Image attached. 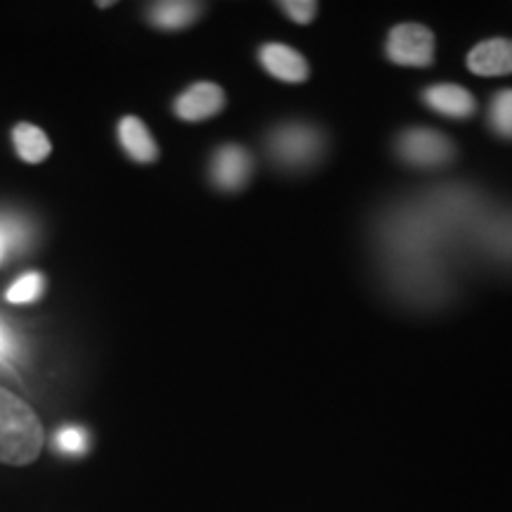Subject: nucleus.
Returning <instances> with one entry per match:
<instances>
[{
  "mask_svg": "<svg viewBox=\"0 0 512 512\" xmlns=\"http://www.w3.org/2000/svg\"><path fill=\"white\" fill-rule=\"evenodd\" d=\"M46 430L34 408L0 387V463L24 467L41 456Z\"/></svg>",
  "mask_w": 512,
  "mask_h": 512,
  "instance_id": "f257e3e1",
  "label": "nucleus"
},
{
  "mask_svg": "<svg viewBox=\"0 0 512 512\" xmlns=\"http://www.w3.org/2000/svg\"><path fill=\"white\" fill-rule=\"evenodd\" d=\"M268 147L275 162L285 169H304L316 164L323 155V133L309 124L278 126L268 138Z\"/></svg>",
  "mask_w": 512,
  "mask_h": 512,
  "instance_id": "f03ea898",
  "label": "nucleus"
},
{
  "mask_svg": "<svg viewBox=\"0 0 512 512\" xmlns=\"http://www.w3.org/2000/svg\"><path fill=\"white\" fill-rule=\"evenodd\" d=\"M396 152L406 164L434 169L456 157V145L434 128H406L396 140Z\"/></svg>",
  "mask_w": 512,
  "mask_h": 512,
  "instance_id": "7ed1b4c3",
  "label": "nucleus"
},
{
  "mask_svg": "<svg viewBox=\"0 0 512 512\" xmlns=\"http://www.w3.org/2000/svg\"><path fill=\"white\" fill-rule=\"evenodd\" d=\"M387 57L399 67H430L434 62V34L422 24H399L387 36Z\"/></svg>",
  "mask_w": 512,
  "mask_h": 512,
  "instance_id": "20e7f679",
  "label": "nucleus"
},
{
  "mask_svg": "<svg viewBox=\"0 0 512 512\" xmlns=\"http://www.w3.org/2000/svg\"><path fill=\"white\" fill-rule=\"evenodd\" d=\"M223 107H226V93H223L219 83L211 81L192 83L174 102L176 117L188 121V124L216 117V114L223 112Z\"/></svg>",
  "mask_w": 512,
  "mask_h": 512,
  "instance_id": "39448f33",
  "label": "nucleus"
},
{
  "mask_svg": "<svg viewBox=\"0 0 512 512\" xmlns=\"http://www.w3.org/2000/svg\"><path fill=\"white\" fill-rule=\"evenodd\" d=\"M252 155L242 145H223L214 152V159H211V178L219 185L221 190L226 192H238L245 188L252 178Z\"/></svg>",
  "mask_w": 512,
  "mask_h": 512,
  "instance_id": "423d86ee",
  "label": "nucleus"
},
{
  "mask_svg": "<svg viewBox=\"0 0 512 512\" xmlns=\"http://www.w3.org/2000/svg\"><path fill=\"white\" fill-rule=\"evenodd\" d=\"M261 67L283 83H304L309 79V62L302 53L283 43H268L259 50Z\"/></svg>",
  "mask_w": 512,
  "mask_h": 512,
  "instance_id": "0eeeda50",
  "label": "nucleus"
},
{
  "mask_svg": "<svg viewBox=\"0 0 512 512\" xmlns=\"http://www.w3.org/2000/svg\"><path fill=\"white\" fill-rule=\"evenodd\" d=\"M422 102L430 107L432 112L441 114L448 119H470L477 110V100L470 91L456 83H437L422 93Z\"/></svg>",
  "mask_w": 512,
  "mask_h": 512,
  "instance_id": "6e6552de",
  "label": "nucleus"
},
{
  "mask_svg": "<svg viewBox=\"0 0 512 512\" xmlns=\"http://www.w3.org/2000/svg\"><path fill=\"white\" fill-rule=\"evenodd\" d=\"M467 67L477 76H508L512 74V41L510 38H489L467 55Z\"/></svg>",
  "mask_w": 512,
  "mask_h": 512,
  "instance_id": "1a4fd4ad",
  "label": "nucleus"
},
{
  "mask_svg": "<svg viewBox=\"0 0 512 512\" xmlns=\"http://www.w3.org/2000/svg\"><path fill=\"white\" fill-rule=\"evenodd\" d=\"M119 140L128 157L136 159L138 164H155L159 159L155 138L138 117H124L119 121Z\"/></svg>",
  "mask_w": 512,
  "mask_h": 512,
  "instance_id": "9d476101",
  "label": "nucleus"
},
{
  "mask_svg": "<svg viewBox=\"0 0 512 512\" xmlns=\"http://www.w3.org/2000/svg\"><path fill=\"white\" fill-rule=\"evenodd\" d=\"M204 5L202 3H188V0H164V3H152L150 22L155 24L157 29L164 31H178L190 27L192 22H197V17L202 15Z\"/></svg>",
  "mask_w": 512,
  "mask_h": 512,
  "instance_id": "9b49d317",
  "label": "nucleus"
},
{
  "mask_svg": "<svg viewBox=\"0 0 512 512\" xmlns=\"http://www.w3.org/2000/svg\"><path fill=\"white\" fill-rule=\"evenodd\" d=\"M12 140H15L17 155L27 164H41L43 159H48L50 152H53V145H50L46 133L38 126L29 124V121H19V124L12 128Z\"/></svg>",
  "mask_w": 512,
  "mask_h": 512,
  "instance_id": "f8f14e48",
  "label": "nucleus"
},
{
  "mask_svg": "<svg viewBox=\"0 0 512 512\" xmlns=\"http://www.w3.org/2000/svg\"><path fill=\"white\" fill-rule=\"evenodd\" d=\"M489 124L491 131H494L498 138L512 140V88L498 91L494 98H491Z\"/></svg>",
  "mask_w": 512,
  "mask_h": 512,
  "instance_id": "ddd939ff",
  "label": "nucleus"
},
{
  "mask_svg": "<svg viewBox=\"0 0 512 512\" xmlns=\"http://www.w3.org/2000/svg\"><path fill=\"white\" fill-rule=\"evenodd\" d=\"M43 287H46V280H43L41 273L22 275V278H19L17 283L8 290V302L10 304L38 302L43 294Z\"/></svg>",
  "mask_w": 512,
  "mask_h": 512,
  "instance_id": "4468645a",
  "label": "nucleus"
},
{
  "mask_svg": "<svg viewBox=\"0 0 512 512\" xmlns=\"http://www.w3.org/2000/svg\"><path fill=\"white\" fill-rule=\"evenodd\" d=\"M278 5L294 24H302V27L311 24L318 15V3H313V0H283Z\"/></svg>",
  "mask_w": 512,
  "mask_h": 512,
  "instance_id": "2eb2a0df",
  "label": "nucleus"
},
{
  "mask_svg": "<svg viewBox=\"0 0 512 512\" xmlns=\"http://www.w3.org/2000/svg\"><path fill=\"white\" fill-rule=\"evenodd\" d=\"M55 444L62 453H83L88 448V434L81 427H64V430L57 432Z\"/></svg>",
  "mask_w": 512,
  "mask_h": 512,
  "instance_id": "dca6fc26",
  "label": "nucleus"
},
{
  "mask_svg": "<svg viewBox=\"0 0 512 512\" xmlns=\"http://www.w3.org/2000/svg\"><path fill=\"white\" fill-rule=\"evenodd\" d=\"M17 361V339L0 320V363Z\"/></svg>",
  "mask_w": 512,
  "mask_h": 512,
  "instance_id": "f3484780",
  "label": "nucleus"
},
{
  "mask_svg": "<svg viewBox=\"0 0 512 512\" xmlns=\"http://www.w3.org/2000/svg\"><path fill=\"white\" fill-rule=\"evenodd\" d=\"M5 256V240H3V235H0V259H3Z\"/></svg>",
  "mask_w": 512,
  "mask_h": 512,
  "instance_id": "a211bd4d",
  "label": "nucleus"
}]
</instances>
